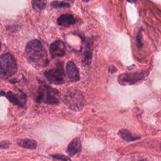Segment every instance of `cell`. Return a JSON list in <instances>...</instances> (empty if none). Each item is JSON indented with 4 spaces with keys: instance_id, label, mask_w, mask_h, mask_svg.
<instances>
[{
    "instance_id": "obj_1",
    "label": "cell",
    "mask_w": 161,
    "mask_h": 161,
    "mask_svg": "<svg viewBox=\"0 0 161 161\" xmlns=\"http://www.w3.org/2000/svg\"><path fill=\"white\" fill-rule=\"evenodd\" d=\"M25 52L26 58L33 65L44 67L48 64L46 50L38 40L34 39L28 42Z\"/></svg>"
},
{
    "instance_id": "obj_2",
    "label": "cell",
    "mask_w": 161,
    "mask_h": 161,
    "mask_svg": "<svg viewBox=\"0 0 161 161\" xmlns=\"http://www.w3.org/2000/svg\"><path fill=\"white\" fill-rule=\"evenodd\" d=\"M37 93L36 101L38 103H44L45 104H57L59 102L57 97L59 93L58 91L46 84H40Z\"/></svg>"
},
{
    "instance_id": "obj_3",
    "label": "cell",
    "mask_w": 161,
    "mask_h": 161,
    "mask_svg": "<svg viewBox=\"0 0 161 161\" xmlns=\"http://www.w3.org/2000/svg\"><path fill=\"white\" fill-rule=\"evenodd\" d=\"M18 66L14 57L10 53H4L0 57V72L5 76H11L16 73Z\"/></svg>"
},
{
    "instance_id": "obj_4",
    "label": "cell",
    "mask_w": 161,
    "mask_h": 161,
    "mask_svg": "<svg viewBox=\"0 0 161 161\" xmlns=\"http://www.w3.org/2000/svg\"><path fill=\"white\" fill-rule=\"evenodd\" d=\"M48 82L53 84H62L64 82V70L62 62H58L56 66L44 72Z\"/></svg>"
},
{
    "instance_id": "obj_5",
    "label": "cell",
    "mask_w": 161,
    "mask_h": 161,
    "mask_svg": "<svg viewBox=\"0 0 161 161\" xmlns=\"http://www.w3.org/2000/svg\"><path fill=\"white\" fill-rule=\"evenodd\" d=\"M84 97L82 94L78 91L69 90L65 94L64 103L67 106L74 111H77L81 109L83 106Z\"/></svg>"
},
{
    "instance_id": "obj_6",
    "label": "cell",
    "mask_w": 161,
    "mask_h": 161,
    "mask_svg": "<svg viewBox=\"0 0 161 161\" xmlns=\"http://www.w3.org/2000/svg\"><path fill=\"white\" fill-rule=\"evenodd\" d=\"M148 72L146 71L137 72L133 73H124L120 74L118 77V81L121 85L127 86L135 84L147 76Z\"/></svg>"
},
{
    "instance_id": "obj_7",
    "label": "cell",
    "mask_w": 161,
    "mask_h": 161,
    "mask_svg": "<svg viewBox=\"0 0 161 161\" xmlns=\"http://www.w3.org/2000/svg\"><path fill=\"white\" fill-rule=\"evenodd\" d=\"M0 94L6 97V98L13 104L23 107L26 104V96L24 93H14L11 91H9L8 92H4L0 91Z\"/></svg>"
},
{
    "instance_id": "obj_8",
    "label": "cell",
    "mask_w": 161,
    "mask_h": 161,
    "mask_svg": "<svg viewBox=\"0 0 161 161\" xmlns=\"http://www.w3.org/2000/svg\"><path fill=\"white\" fill-rule=\"evenodd\" d=\"M50 52L53 58L62 57L65 54V45L60 40H56L50 45Z\"/></svg>"
},
{
    "instance_id": "obj_9",
    "label": "cell",
    "mask_w": 161,
    "mask_h": 161,
    "mask_svg": "<svg viewBox=\"0 0 161 161\" xmlns=\"http://www.w3.org/2000/svg\"><path fill=\"white\" fill-rule=\"evenodd\" d=\"M66 71L69 79L72 82L78 81L80 79V75L78 69L72 62H68L66 65Z\"/></svg>"
},
{
    "instance_id": "obj_10",
    "label": "cell",
    "mask_w": 161,
    "mask_h": 161,
    "mask_svg": "<svg viewBox=\"0 0 161 161\" xmlns=\"http://www.w3.org/2000/svg\"><path fill=\"white\" fill-rule=\"evenodd\" d=\"M92 58V43H86L85 50L83 55V58L82 61V67L84 69H88L91 63Z\"/></svg>"
},
{
    "instance_id": "obj_11",
    "label": "cell",
    "mask_w": 161,
    "mask_h": 161,
    "mask_svg": "<svg viewBox=\"0 0 161 161\" xmlns=\"http://www.w3.org/2000/svg\"><path fill=\"white\" fill-rule=\"evenodd\" d=\"M81 150V142L79 138H75L69 144L67 152L70 156H74Z\"/></svg>"
},
{
    "instance_id": "obj_12",
    "label": "cell",
    "mask_w": 161,
    "mask_h": 161,
    "mask_svg": "<svg viewBox=\"0 0 161 161\" xmlns=\"http://www.w3.org/2000/svg\"><path fill=\"white\" fill-rule=\"evenodd\" d=\"M76 22L75 18L72 14H62L57 19V23L60 26H69L75 24Z\"/></svg>"
},
{
    "instance_id": "obj_13",
    "label": "cell",
    "mask_w": 161,
    "mask_h": 161,
    "mask_svg": "<svg viewBox=\"0 0 161 161\" xmlns=\"http://www.w3.org/2000/svg\"><path fill=\"white\" fill-rule=\"evenodd\" d=\"M17 144L21 147L28 149H35L37 147L36 142L31 139H19L17 141Z\"/></svg>"
},
{
    "instance_id": "obj_14",
    "label": "cell",
    "mask_w": 161,
    "mask_h": 161,
    "mask_svg": "<svg viewBox=\"0 0 161 161\" xmlns=\"http://www.w3.org/2000/svg\"><path fill=\"white\" fill-rule=\"evenodd\" d=\"M118 134L123 140L128 142H133L140 138V136H135L133 135L128 130L126 129H123L119 130Z\"/></svg>"
},
{
    "instance_id": "obj_15",
    "label": "cell",
    "mask_w": 161,
    "mask_h": 161,
    "mask_svg": "<svg viewBox=\"0 0 161 161\" xmlns=\"http://www.w3.org/2000/svg\"><path fill=\"white\" fill-rule=\"evenodd\" d=\"M32 8L35 11H40L45 8V2L44 0H32Z\"/></svg>"
},
{
    "instance_id": "obj_16",
    "label": "cell",
    "mask_w": 161,
    "mask_h": 161,
    "mask_svg": "<svg viewBox=\"0 0 161 161\" xmlns=\"http://www.w3.org/2000/svg\"><path fill=\"white\" fill-rule=\"evenodd\" d=\"M51 6L55 8L59 9V8H69L70 7L69 4L64 3V2H60V1H54L51 3Z\"/></svg>"
},
{
    "instance_id": "obj_17",
    "label": "cell",
    "mask_w": 161,
    "mask_h": 161,
    "mask_svg": "<svg viewBox=\"0 0 161 161\" xmlns=\"http://www.w3.org/2000/svg\"><path fill=\"white\" fill-rule=\"evenodd\" d=\"M51 157H52L54 159L58 160L59 161H71V160L68 157L63 155L55 154V155H51Z\"/></svg>"
},
{
    "instance_id": "obj_18",
    "label": "cell",
    "mask_w": 161,
    "mask_h": 161,
    "mask_svg": "<svg viewBox=\"0 0 161 161\" xmlns=\"http://www.w3.org/2000/svg\"><path fill=\"white\" fill-rule=\"evenodd\" d=\"M10 143L8 141H3L0 142V149H6L9 147Z\"/></svg>"
},
{
    "instance_id": "obj_19",
    "label": "cell",
    "mask_w": 161,
    "mask_h": 161,
    "mask_svg": "<svg viewBox=\"0 0 161 161\" xmlns=\"http://www.w3.org/2000/svg\"><path fill=\"white\" fill-rule=\"evenodd\" d=\"M89 0H83V1H84V2H87V1H89Z\"/></svg>"
},
{
    "instance_id": "obj_20",
    "label": "cell",
    "mask_w": 161,
    "mask_h": 161,
    "mask_svg": "<svg viewBox=\"0 0 161 161\" xmlns=\"http://www.w3.org/2000/svg\"><path fill=\"white\" fill-rule=\"evenodd\" d=\"M1 43L0 42V50H1Z\"/></svg>"
},
{
    "instance_id": "obj_21",
    "label": "cell",
    "mask_w": 161,
    "mask_h": 161,
    "mask_svg": "<svg viewBox=\"0 0 161 161\" xmlns=\"http://www.w3.org/2000/svg\"><path fill=\"white\" fill-rule=\"evenodd\" d=\"M140 161H145V160H140Z\"/></svg>"
}]
</instances>
